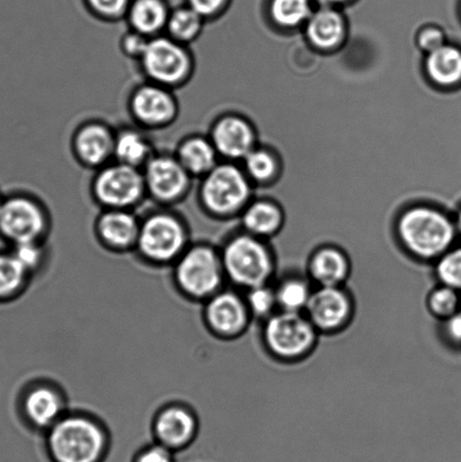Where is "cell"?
Instances as JSON below:
<instances>
[{
  "label": "cell",
  "instance_id": "6da1fadb",
  "mask_svg": "<svg viewBox=\"0 0 461 462\" xmlns=\"http://www.w3.org/2000/svg\"><path fill=\"white\" fill-rule=\"evenodd\" d=\"M397 235L410 255L421 261L436 262L454 247L457 227L441 212L418 207L401 217Z\"/></svg>",
  "mask_w": 461,
  "mask_h": 462
},
{
  "label": "cell",
  "instance_id": "7a4b0ae2",
  "mask_svg": "<svg viewBox=\"0 0 461 462\" xmlns=\"http://www.w3.org/2000/svg\"><path fill=\"white\" fill-rule=\"evenodd\" d=\"M262 337L275 359L297 362L306 359L315 350L319 332L305 312L278 310L264 320Z\"/></svg>",
  "mask_w": 461,
  "mask_h": 462
},
{
  "label": "cell",
  "instance_id": "3957f363",
  "mask_svg": "<svg viewBox=\"0 0 461 462\" xmlns=\"http://www.w3.org/2000/svg\"><path fill=\"white\" fill-rule=\"evenodd\" d=\"M221 261L229 279L247 290L269 284L275 273L273 253L261 238L250 234L230 240Z\"/></svg>",
  "mask_w": 461,
  "mask_h": 462
},
{
  "label": "cell",
  "instance_id": "277c9868",
  "mask_svg": "<svg viewBox=\"0 0 461 462\" xmlns=\"http://www.w3.org/2000/svg\"><path fill=\"white\" fill-rule=\"evenodd\" d=\"M53 462H101L106 438L97 424L84 418H68L54 425L49 437Z\"/></svg>",
  "mask_w": 461,
  "mask_h": 462
},
{
  "label": "cell",
  "instance_id": "5b68a950",
  "mask_svg": "<svg viewBox=\"0 0 461 462\" xmlns=\"http://www.w3.org/2000/svg\"><path fill=\"white\" fill-rule=\"evenodd\" d=\"M139 61L151 83L167 88L184 84L193 71L191 53L184 44L170 36L158 35L149 40L146 51Z\"/></svg>",
  "mask_w": 461,
  "mask_h": 462
},
{
  "label": "cell",
  "instance_id": "8992f818",
  "mask_svg": "<svg viewBox=\"0 0 461 462\" xmlns=\"http://www.w3.org/2000/svg\"><path fill=\"white\" fill-rule=\"evenodd\" d=\"M250 196L245 175L232 164H218L203 178L200 198L207 211L228 216L241 209Z\"/></svg>",
  "mask_w": 461,
  "mask_h": 462
},
{
  "label": "cell",
  "instance_id": "52a82bcc",
  "mask_svg": "<svg viewBox=\"0 0 461 462\" xmlns=\"http://www.w3.org/2000/svg\"><path fill=\"white\" fill-rule=\"evenodd\" d=\"M146 192L143 171L117 162L103 166L93 183L95 199L107 209L128 210Z\"/></svg>",
  "mask_w": 461,
  "mask_h": 462
},
{
  "label": "cell",
  "instance_id": "ba28073f",
  "mask_svg": "<svg viewBox=\"0 0 461 462\" xmlns=\"http://www.w3.org/2000/svg\"><path fill=\"white\" fill-rule=\"evenodd\" d=\"M47 227L43 208L26 194L4 196L0 206V237L18 244L38 242Z\"/></svg>",
  "mask_w": 461,
  "mask_h": 462
},
{
  "label": "cell",
  "instance_id": "9c48e42d",
  "mask_svg": "<svg viewBox=\"0 0 461 462\" xmlns=\"http://www.w3.org/2000/svg\"><path fill=\"white\" fill-rule=\"evenodd\" d=\"M355 300L345 287H316L305 310L320 333L341 332L355 316Z\"/></svg>",
  "mask_w": 461,
  "mask_h": 462
},
{
  "label": "cell",
  "instance_id": "30bf717a",
  "mask_svg": "<svg viewBox=\"0 0 461 462\" xmlns=\"http://www.w3.org/2000/svg\"><path fill=\"white\" fill-rule=\"evenodd\" d=\"M223 272V261L212 249L196 247L180 260L178 280L180 287L192 296L206 297L218 289Z\"/></svg>",
  "mask_w": 461,
  "mask_h": 462
},
{
  "label": "cell",
  "instance_id": "8fae6325",
  "mask_svg": "<svg viewBox=\"0 0 461 462\" xmlns=\"http://www.w3.org/2000/svg\"><path fill=\"white\" fill-rule=\"evenodd\" d=\"M137 243L140 251L152 260H171L184 246L183 226L174 216L152 215L140 225Z\"/></svg>",
  "mask_w": 461,
  "mask_h": 462
},
{
  "label": "cell",
  "instance_id": "7c38bea8",
  "mask_svg": "<svg viewBox=\"0 0 461 462\" xmlns=\"http://www.w3.org/2000/svg\"><path fill=\"white\" fill-rule=\"evenodd\" d=\"M143 173L147 192L162 203H173L187 196L192 178L176 156L169 155H153Z\"/></svg>",
  "mask_w": 461,
  "mask_h": 462
},
{
  "label": "cell",
  "instance_id": "4fadbf2b",
  "mask_svg": "<svg viewBox=\"0 0 461 462\" xmlns=\"http://www.w3.org/2000/svg\"><path fill=\"white\" fill-rule=\"evenodd\" d=\"M135 120L148 128H162L179 115V104L170 88L155 83L140 86L130 98Z\"/></svg>",
  "mask_w": 461,
  "mask_h": 462
},
{
  "label": "cell",
  "instance_id": "5bb4252c",
  "mask_svg": "<svg viewBox=\"0 0 461 462\" xmlns=\"http://www.w3.org/2000/svg\"><path fill=\"white\" fill-rule=\"evenodd\" d=\"M210 140L218 155L243 160L253 151L254 133L243 117L226 116L212 126Z\"/></svg>",
  "mask_w": 461,
  "mask_h": 462
},
{
  "label": "cell",
  "instance_id": "9a60e30c",
  "mask_svg": "<svg viewBox=\"0 0 461 462\" xmlns=\"http://www.w3.org/2000/svg\"><path fill=\"white\" fill-rule=\"evenodd\" d=\"M207 317L217 333L236 337L246 329L252 316L245 300L233 292H223L211 299Z\"/></svg>",
  "mask_w": 461,
  "mask_h": 462
},
{
  "label": "cell",
  "instance_id": "2e32d148",
  "mask_svg": "<svg viewBox=\"0 0 461 462\" xmlns=\"http://www.w3.org/2000/svg\"><path fill=\"white\" fill-rule=\"evenodd\" d=\"M307 272L310 282L318 287H345L351 275L352 263L342 249L324 246L311 254Z\"/></svg>",
  "mask_w": 461,
  "mask_h": 462
},
{
  "label": "cell",
  "instance_id": "e0dca14e",
  "mask_svg": "<svg viewBox=\"0 0 461 462\" xmlns=\"http://www.w3.org/2000/svg\"><path fill=\"white\" fill-rule=\"evenodd\" d=\"M115 134L98 122L81 125L74 138L76 156L81 164L89 167L106 166L115 155Z\"/></svg>",
  "mask_w": 461,
  "mask_h": 462
},
{
  "label": "cell",
  "instance_id": "ac0fdd59",
  "mask_svg": "<svg viewBox=\"0 0 461 462\" xmlns=\"http://www.w3.org/2000/svg\"><path fill=\"white\" fill-rule=\"evenodd\" d=\"M98 234L110 246L126 247L137 242L140 225L128 210L107 209L99 217Z\"/></svg>",
  "mask_w": 461,
  "mask_h": 462
},
{
  "label": "cell",
  "instance_id": "d6986e66",
  "mask_svg": "<svg viewBox=\"0 0 461 462\" xmlns=\"http://www.w3.org/2000/svg\"><path fill=\"white\" fill-rule=\"evenodd\" d=\"M196 431V423L187 411L171 407L157 420L156 432L161 445L171 449L187 446Z\"/></svg>",
  "mask_w": 461,
  "mask_h": 462
},
{
  "label": "cell",
  "instance_id": "ffe728a7",
  "mask_svg": "<svg viewBox=\"0 0 461 462\" xmlns=\"http://www.w3.org/2000/svg\"><path fill=\"white\" fill-rule=\"evenodd\" d=\"M217 152L210 139L201 135H192L180 143L176 158L191 176H205L209 173L217 164Z\"/></svg>",
  "mask_w": 461,
  "mask_h": 462
},
{
  "label": "cell",
  "instance_id": "44dd1931",
  "mask_svg": "<svg viewBox=\"0 0 461 462\" xmlns=\"http://www.w3.org/2000/svg\"><path fill=\"white\" fill-rule=\"evenodd\" d=\"M345 34V22L340 13L324 7L309 17L307 35L318 48H332L341 42Z\"/></svg>",
  "mask_w": 461,
  "mask_h": 462
},
{
  "label": "cell",
  "instance_id": "7402d4cb",
  "mask_svg": "<svg viewBox=\"0 0 461 462\" xmlns=\"http://www.w3.org/2000/svg\"><path fill=\"white\" fill-rule=\"evenodd\" d=\"M152 156V144L140 131L124 129L115 134L113 157H115L117 162L140 170Z\"/></svg>",
  "mask_w": 461,
  "mask_h": 462
},
{
  "label": "cell",
  "instance_id": "603a6c76",
  "mask_svg": "<svg viewBox=\"0 0 461 462\" xmlns=\"http://www.w3.org/2000/svg\"><path fill=\"white\" fill-rule=\"evenodd\" d=\"M170 14L161 0H135L129 9L131 27L137 33L152 39L164 29Z\"/></svg>",
  "mask_w": 461,
  "mask_h": 462
},
{
  "label": "cell",
  "instance_id": "cb8c5ba5",
  "mask_svg": "<svg viewBox=\"0 0 461 462\" xmlns=\"http://www.w3.org/2000/svg\"><path fill=\"white\" fill-rule=\"evenodd\" d=\"M427 71L436 83L448 86L461 80V51L459 49L442 45L427 58Z\"/></svg>",
  "mask_w": 461,
  "mask_h": 462
},
{
  "label": "cell",
  "instance_id": "d4e9b609",
  "mask_svg": "<svg viewBox=\"0 0 461 462\" xmlns=\"http://www.w3.org/2000/svg\"><path fill=\"white\" fill-rule=\"evenodd\" d=\"M25 413L32 423L40 428L56 422L62 409L60 397L50 388H36L27 395Z\"/></svg>",
  "mask_w": 461,
  "mask_h": 462
},
{
  "label": "cell",
  "instance_id": "484cf974",
  "mask_svg": "<svg viewBox=\"0 0 461 462\" xmlns=\"http://www.w3.org/2000/svg\"><path fill=\"white\" fill-rule=\"evenodd\" d=\"M283 217L279 208L268 202H257L247 208L243 216L244 227L255 237H269L282 226Z\"/></svg>",
  "mask_w": 461,
  "mask_h": 462
},
{
  "label": "cell",
  "instance_id": "4316f807",
  "mask_svg": "<svg viewBox=\"0 0 461 462\" xmlns=\"http://www.w3.org/2000/svg\"><path fill=\"white\" fill-rule=\"evenodd\" d=\"M274 289L279 310L290 312H305L314 291L309 280L295 275L280 281Z\"/></svg>",
  "mask_w": 461,
  "mask_h": 462
},
{
  "label": "cell",
  "instance_id": "83f0119b",
  "mask_svg": "<svg viewBox=\"0 0 461 462\" xmlns=\"http://www.w3.org/2000/svg\"><path fill=\"white\" fill-rule=\"evenodd\" d=\"M203 18L192 8H179L171 13L167 21L170 38L187 45L200 36L203 29Z\"/></svg>",
  "mask_w": 461,
  "mask_h": 462
},
{
  "label": "cell",
  "instance_id": "f1b7e54d",
  "mask_svg": "<svg viewBox=\"0 0 461 462\" xmlns=\"http://www.w3.org/2000/svg\"><path fill=\"white\" fill-rule=\"evenodd\" d=\"M27 270L14 253H0V301L15 296L24 284Z\"/></svg>",
  "mask_w": 461,
  "mask_h": 462
},
{
  "label": "cell",
  "instance_id": "f546056e",
  "mask_svg": "<svg viewBox=\"0 0 461 462\" xmlns=\"http://www.w3.org/2000/svg\"><path fill=\"white\" fill-rule=\"evenodd\" d=\"M427 308L432 317L444 323L459 311L461 293L453 288L438 284V287L428 294Z\"/></svg>",
  "mask_w": 461,
  "mask_h": 462
},
{
  "label": "cell",
  "instance_id": "4dcf8cb0",
  "mask_svg": "<svg viewBox=\"0 0 461 462\" xmlns=\"http://www.w3.org/2000/svg\"><path fill=\"white\" fill-rule=\"evenodd\" d=\"M271 14L279 25L295 27L309 20L310 0H273Z\"/></svg>",
  "mask_w": 461,
  "mask_h": 462
},
{
  "label": "cell",
  "instance_id": "1f68e13d",
  "mask_svg": "<svg viewBox=\"0 0 461 462\" xmlns=\"http://www.w3.org/2000/svg\"><path fill=\"white\" fill-rule=\"evenodd\" d=\"M438 282L461 293V247H451L435 262Z\"/></svg>",
  "mask_w": 461,
  "mask_h": 462
},
{
  "label": "cell",
  "instance_id": "d6a6232c",
  "mask_svg": "<svg viewBox=\"0 0 461 462\" xmlns=\"http://www.w3.org/2000/svg\"><path fill=\"white\" fill-rule=\"evenodd\" d=\"M245 301L251 316L255 319L266 320L279 310L275 289L270 284L248 290Z\"/></svg>",
  "mask_w": 461,
  "mask_h": 462
},
{
  "label": "cell",
  "instance_id": "836d02e7",
  "mask_svg": "<svg viewBox=\"0 0 461 462\" xmlns=\"http://www.w3.org/2000/svg\"><path fill=\"white\" fill-rule=\"evenodd\" d=\"M244 160L248 174L256 180H268L274 173L275 162L269 152L252 151Z\"/></svg>",
  "mask_w": 461,
  "mask_h": 462
},
{
  "label": "cell",
  "instance_id": "e575fe53",
  "mask_svg": "<svg viewBox=\"0 0 461 462\" xmlns=\"http://www.w3.org/2000/svg\"><path fill=\"white\" fill-rule=\"evenodd\" d=\"M90 8L99 16L106 18H117L128 8L129 0H88Z\"/></svg>",
  "mask_w": 461,
  "mask_h": 462
},
{
  "label": "cell",
  "instance_id": "d590c367",
  "mask_svg": "<svg viewBox=\"0 0 461 462\" xmlns=\"http://www.w3.org/2000/svg\"><path fill=\"white\" fill-rule=\"evenodd\" d=\"M149 38L143 34L137 33V32H131L122 39L121 49L126 57L134 59H142L144 51H146Z\"/></svg>",
  "mask_w": 461,
  "mask_h": 462
},
{
  "label": "cell",
  "instance_id": "8d00e7d4",
  "mask_svg": "<svg viewBox=\"0 0 461 462\" xmlns=\"http://www.w3.org/2000/svg\"><path fill=\"white\" fill-rule=\"evenodd\" d=\"M13 253L27 272L39 264L41 255H42L36 242L15 245Z\"/></svg>",
  "mask_w": 461,
  "mask_h": 462
},
{
  "label": "cell",
  "instance_id": "74e56055",
  "mask_svg": "<svg viewBox=\"0 0 461 462\" xmlns=\"http://www.w3.org/2000/svg\"><path fill=\"white\" fill-rule=\"evenodd\" d=\"M134 462H175V460L169 448L160 445L149 447L140 452Z\"/></svg>",
  "mask_w": 461,
  "mask_h": 462
},
{
  "label": "cell",
  "instance_id": "f35d334b",
  "mask_svg": "<svg viewBox=\"0 0 461 462\" xmlns=\"http://www.w3.org/2000/svg\"><path fill=\"white\" fill-rule=\"evenodd\" d=\"M227 0H189V8L203 18L216 15Z\"/></svg>",
  "mask_w": 461,
  "mask_h": 462
},
{
  "label": "cell",
  "instance_id": "ab89813d",
  "mask_svg": "<svg viewBox=\"0 0 461 462\" xmlns=\"http://www.w3.org/2000/svg\"><path fill=\"white\" fill-rule=\"evenodd\" d=\"M444 335L451 346L461 347V308L457 314L444 321Z\"/></svg>",
  "mask_w": 461,
  "mask_h": 462
},
{
  "label": "cell",
  "instance_id": "60d3db41",
  "mask_svg": "<svg viewBox=\"0 0 461 462\" xmlns=\"http://www.w3.org/2000/svg\"><path fill=\"white\" fill-rule=\"evenodd\" d=\"M420 45L429 52L435 51L444 45V34L437 29H428L420 36Z\"/></svg>",
  "mask_w": 461,
  "mask_h": 462
},
{
  "label": "cell",
  "instance_id": "b9f144b4",
  "mask_svg": "<svg viewBox=\"0 0 461 462\" xmlns=\"http://www.w3.org/2000/svg\"><path fill=\"white\" fill-rule=\"evenodd\" d=\"M315 2H318L319 5H322L324 7L329 6V5L334 4H340L343 2H346V0H315Z\"/></svg>",
  "mask_w": 461,
  "mask_h": 462
},
{
  "label": "cell",
  "instance_id": "7bdbcfd3",
  "mask_svg": "<svg viewBox=\"0 0 461 462\" xmlns=\"http://www.w3.org/2000/svg\"><path fill=\"white\" fill-rule=\"evenodd\" d=\"M456 227H457V233L461 236V211L458 217L457 225H456Z\"/></svg>",
  "mask_w": 461,
  "mask_h": 462
},
{
  "label": "cell",
  "instance_id": "ee69618b",
  "mask_svg": "<svg viewBox=\"0 0 461 462\" xmlns=\"http://www.w3.org/2000/svg\"><path fill=\"white\" fill-rule=\"evenodd\" d=\"M3 199H4V194L2 192H0V206H2Z\"/></svg>",
  "mask_w": 461,
  "mask_h": 462
}]
</instances>
